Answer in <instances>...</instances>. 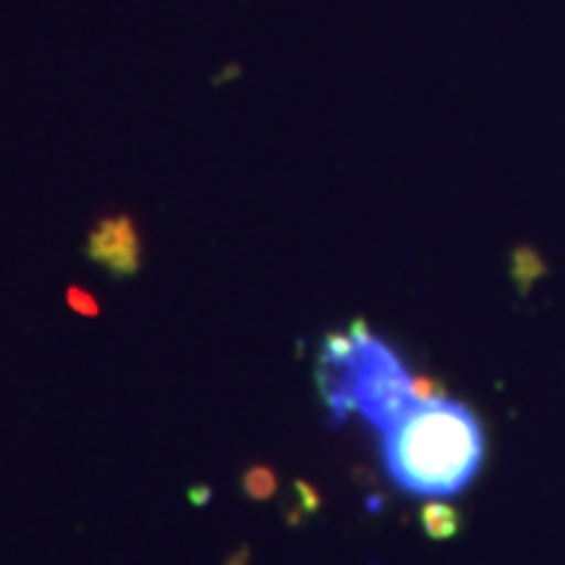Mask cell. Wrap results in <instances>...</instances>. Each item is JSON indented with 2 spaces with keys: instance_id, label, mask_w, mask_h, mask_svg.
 Here are the masks:
<instances>
[{
  "instance_id": "6da1fadb",
  "label": "cell",
  "mask_w": 565,
  "mask_h": 565,
  "mask_svg": "<svg viewBox=\"0 0 565 565\" xmlns=\"http://www.w3.org/2000/svg\"><path fill=\"white\" fill-rule=\"evenodd\" d=\"M384 468L412 497H456L471 484L487 456L481 418L456 399L418 403L384 434Z\"/></svg>"
},
{
  "instance_id": "7a4b0ae2",
  "label": "cell",
  "mask_w": 565,
  "mask_h": 565,
  "mask_svg": "<svg viewBox=\"0 0 565 565\" xmlns=\"http://www.w3.org/2000/svg\"><path fill=\"white\" fill-rule=\"evenodd\" d=\"M315 377L330 424L362 415L377 434H386L418 405L403 359L371 333L364 318L323 337Z\"/></svg>"
},
{
  "instance_id": "3957f363",
  "label": "cell",
  "mask_w": 565,
  "mask_h": 565,
  "mask_svg": "<svg viewBox=\"0 0 565 565\" xmlns=\"http://www.w3.org/2000/svg\"><path fill=\"white\" fill-rule=\"evenodd\" d=\"M85 255L120 280L136 277L141 267V239L136 221L129 214H114L95 223L85 243Z\"/></svg>"
},
{
  "instance_id": "277c9868",
  "label": "cell",
  "mask_w": 565,
  "mask_h": 565,
  "mask_svg": "<svg viewBox=\"0 0 565 565\" xmlns=\"http://www.w3.org/2000/svg\"><path fill=\"white\" fill-rule=\"evenodd\" d=\"M422 525L430 541H452L462 531V519L452 505L427 503L422 509Z\"/></svg>"
},
{
  "instance_id": "52a82bcc",
  "label": "cell",
  "mask_w": 565,
  "mask_h": 565,
  "mask_svg": "<svg viewBox=\"0 0 565 565\" xmlns=\"http://www.w3.org/2000/svg\"><path fill=\"white\" fill-rule=\"evenodd\" d=\"M412 393H415V403H440L449 399L446 386L434 377H412Z\"/></svg>"
},
{
  "instance_id": "8992f818",
  "label": "cell",
  "mask_w": 565,
  "mask_h": 565,
  "mask_svg": "<svg viewBox=\"0 0 565 565\" xmlns=\"http://www.w3.org/2000/svg\"><path fill=\"white\" fill-rule=\"evenodd\" d=\"M277 487H280V481L267 465H252L243 475L245 497H252V500H270L277 493Z\"/></svg>"
},
{
  "instance_id": "5b68a950",
  "label": "cell",
  "mask_w": 565,
  "mask_h": 565,
  "mask_svg": "<svg viewBox=\"0 0 565 565\" xmlns=\"http://www.w3.org/2000/svg\"><path fill=\"white\" fill-rule=\"evenodd\" d=\"M509 274H512V280H515V286H519V292L525 296L527 289L534 286V280L546 274V264L544 258L537 255V248H531V245H519V248L512 252V258H509Z\"/></svg>"
},
{
  "instance_id": "ba28073f",
  "label": "cell",
  "mask_w": 565,
  "mask_h": 565,
  "mask_svg": "<svg viewBox=\"0 0 565 565\" xmlns=\"http://www.w3.org/2000/svg\"><path fill=\"white\" fill-rule=\"evenodd\" d=\"M70 305H73V308H79L82 315H98V305L92 302L85 292H79V289H70Z\"/></svg>"
}]
</instances>
